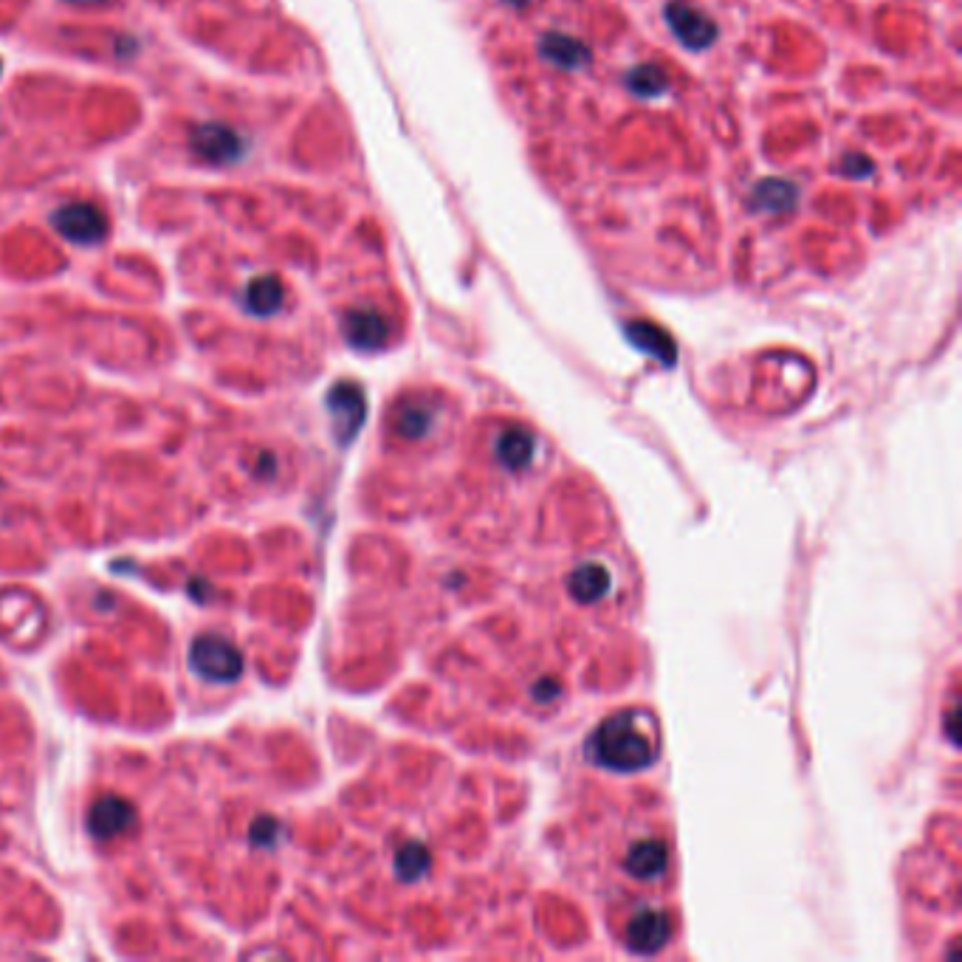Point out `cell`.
<instances>
[{
  "label": "cell",
  "mask_w": 962,
  "mask_h": 962,
  "mask_svg": "<svg viewBox=\"0 0 962 962\" xmlns=\"http://www.w3.org/2000/svg\"><path fill=\"white\" fill-rule=\"evenodd\" d=\"M68 3H80V7H85V3H105V0H68Z\"/></svg>",
  "instance_id": "cell-16"
},
{
  "label": "cell",
  "mask_w": 962,
  "mask_h": 962,
  "mask_svg": "<svg viewBox=\"0 0 962 962\" xmlns=\"http://www.w3.org/2000/svg\"><path fill=\"white\" fill-rule=\"evenodd\" d=\"M190 145H193L195 156L201 161H209V164H232L247 150L240 134H234L232 127L218 125V122H206V125L195 127L193 136H190Z\"/></svg>",
  "instance_id": "cell-4"
},
{
  "label": "cell",
  "mask_w": 962,
  "mask_h": 962,
  "mask_svg": "<svg viewBox=\"0 0 962 962\" xmlns=\"http://www.w3.org/2000/svg\"><path fill=\"white\" fill-rule=\"evenodd\" d=\"M669 940V920H666L664 912L646 909L638 912L635 917H630L625 931V942L630 946L635 954H655L661 951Z\"/></svg>",
  "instance_id": "cell-8"
},
{
  "label": "cell",
  "mask_w": 962,
  "mask_h": 962,
  "mask_svg": "<svg viewBox=\"0 0 962 962\" xmlns=\"http://www.w3.org/2000/svg\"><path fill=\"white\" fill-rule=\"evenodd\" d=\"M283 283H279L274 274H263V277H254L247 286V308L254 317H272L283 308Z\"/></svg>",
  "instance_id": "cell-10"
},
{
  "label": "cell",
  "mask_w": 962,
  "mask_h": 962,
  "mask_svg": "<svg viewBox=\"0 0 962 962\" xmlns=\"http://www.w3.org/2000/svg\"><path fill=\"white\" fill-rule=\"evenodd\" d=\"M190 669L204 677L206 684H234L243 675V655L229 638L206 632L190 646Z\"/></svg>",
  "instance_id": "cell-2"
},
{
  "label": "cell",
  "mask_w": 962,
  "mask_h": 962,
  "mask_svg": "<svg viewBox=\"0 0 962 962\" xmlns=\"http://www.w3.org/2000/svg\"><path fill=\"white\" fill-rule=\"evenodd\" d=\"M342 331H345V339L356 351H379V347H385L387 336H390L385 317L370 311V308L347 311L345 319H342Z\"/></svg>",
  "instance_id": "cell-9"
},
{
  "label": "cell",
  "mask_w": 962,
  "mask_h": 962,
  "mask_svg": "<svg viewBox=\"0 0 962 962\" xmlns=\"http://www.w3.org/2000/svg\"><path fill=\"white\" fill-rule=\"evenodd\" d=\"M666 21H669L672 32L686 48H709L717 37V28L714 23L706 18L703 12H697V9L684 7V3H669L666 7Z\"/></svg>",
  "instance_id": "cell-7"
},
{
  "label": "cell",
  "mask_w": 962,
  "mask_h": 962,
  "mask_svg": "<svg viewBox=\"0 0 962 962\" xmlns=\"http://www.w3.org/2000/svg\"><path fill=\"white\" fill-rule=\"evenodd\" d=\"M605 584H607L605 571H598V568H582V571L573 576L571 591L573 596L582 598V602H591V598H596L598 593H605Z\"/></svg>",
  "instance_id": "cell-14"
},
{
  "label": "cell",
  "mask_w": 962,
  "mask_h": 962,
  "mask_svg": "<svg viewBox=\"0 0 962 962\" xmlns=\"http://www.w3.org/2000/svg\"><path fill=\"white\" fill-rule=\"evenodd\" d=\"M627 85H630L632 93L638 96H657V93H664L669 80H666V73L655 66H638L635 71L627 77Z\"/></svg>",
  "instance_id": "cell-13"
},
{
  "label": "cell",
  "mask_w": 962,
  "mask_h": 962,
  "mask_svg": "<svg viewBox=\"0 0 962 962\" xmlns=\"http://www.w3.org/2000/svg\"><path fill=\"white\" fill-rule=\"evenodd\" d=\"M136 824V808L125 797H100L88 810V829L93 838H116Z\"/></svg>",
  "instance_id": "cell-6"
},
{
  "label": "cell",
  "mask_w": 962,
  "mask_h": 962,
  "mask_svg": "<svg viewBox=\"0 0 962 962\" xmlns=\"http://www.w3.org/2000/svg\"><path fill=\"white\" fill-rule=\"evenodd\" d=\"M593 751L607 768L638 770L655 757V740L646 734V725L635 714H621L598 729Z\"/></svg>",
  "instance_id": "cell-1"
},
{
  "label": "cell",
  "mask_w": 962,
  "mask_h": 962,
  "mask_svg": "<svg viewBox=\"0 0 962 962\" xmlns=\"http://www.w3.org/2000/svg\"><path fill=\"white\" fill-rule=\"evenodd\" d=\"M797 204V186L788 181H763L754 193V206L763 213H788Z\"/></svg>",
  "instance_id": "cell-11"
},
{
  "label": "cell",
  "mask_w": 962,
  "mask_h": 962,
  "mask_svg": "<svg viewBox=\"0 0 962 962\" xmlns=\"http://www.w3.org/2000/svg\"><path fill=\"white\" fill-rule=\"evenodd\" d=\"M277 838H279V822L272 816H260L257 822L252 824V829H249V841H252L254 847H274Z\"/></svg>",
  "instance_id": "cell-15"
},
{
  "label": "cell",
  "mask_w": 962,
  "mask_h": 962,
  "mask_svg": "<svg viewBox=\"0 0 962 962\" xmlns=\"http://www.w3.org/2000/svg\"><path fill=\"white\" fill-rule=\"evenodd\" d=\"M328 410H331L333 419V432H336L339 444H347L358 432L362 421H365V396L351 381H342L331 390L328 396Z\"/></svg>",
  "instance_id": "cell-5"
},
{
  "label": "cell",
  "mask_w": 962,
  "mask_h": 962,
  "mask_svg": "<svg viewBox=\"0 0 962 962\" xmlns=\"http://www.w3.org/2000/svg\"><path fill=\"white\" fill-rule=\"evenodd\" d=\"M542 54L548 60H553L557 66L576 68L579 62H587V51H584L582 43L571 41V37H562V34H548L542 41Z\"/></svg>",
  "instance_id": "cell-12"
},
{
  "label": "cell",
  "mask_w": 962,
  "mask_h": 962,
  "mask_svg": "<svg viewBox=\"0 0 962 962\" xmlns=\"http://www.w3.org/2000/svg\"><path fill=\"white\" fill-rule=\"evenodd\" d=\"M54 229L77 247L102 243L107 234V218L100 206L93 204H68L54 213Z\"/></svg>",
  "instance_id": "cell-3"
}]
</instances>
